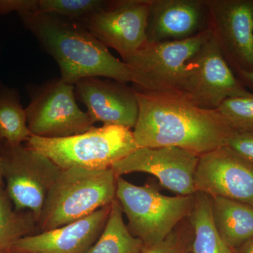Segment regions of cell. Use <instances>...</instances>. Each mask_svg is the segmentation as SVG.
Segmentation results:
<instances>
[{"label":"cell","mask_w":253,"mask_h":253,"mask_svg":"<svg viewBox=\"0 0 253 253\" xmlns=\"http://www.w3.org/2000/svg\"><path fill=\"white\" fill-rule=\"evenodd\" d=\"M217 110L234 130L253 131V93L226 99Z\"/></svg>","instance_id":"obj_23"},{"label":"cell","mask_w":253,"mask_h":253,"mask_svg":"<svg viewBox=\"0 0 253 253\" xmlns=\"http://www.w3.org/2000/svg\"><path fill=\"white\" fill-rule=\"evenodd\" d=\"M212 199L214 225L221 239L231 251L253 239V206L224 198Z\"/></svg>","instance_id":"obj_17"},{"label":"cell","mask_w":253,"mask_h":253,"mask_svg":"<svg viewBox=\"0 0 253 253\" xmlns=\"http://www.w3.org/2000/svg\"><path fill=\"white\" fill-rule=\"evenodd\" d=\"M0 253H16L13 252V251H10V250H8V251H0Z\"/></svg>","instance_id":"obj_30"},{"label":"cell","mask_w":253,"mask_h":253,"mask_svg":"<svg viewBox=\"0 0 253 253\" xmlns=\"http://www.w3.org/2000/svg\"><path fill=\"white\" fill-rule=\"evenodd\" d=\"M211 196L194 194V205L189 215L193 228L191 253H233L224 242L213 221Z\"/></svg>","instance_id":"obj_18"},{"label":"cell","mask_w":253,"mask_h":253,"mask_svg":"<svg viewBox=\"0 0 253 253\" xmlns=\"http://www.w3.org/2000/svg\"><path fill=\"white\" fill-rule=\"evenodd\" d=\"M179 92L208 110H217L226 99L251 93L236 78L212 33L186 63Z\"/></svg>","instance_id":"obj_9"},{"label":"cell","mask_w":253,"mask_h":253,"mask_svg":"<svg viewBox=\"0 0 253 253\" xmlns=\"http://www.w3.org/2000/svg\"><path fill=\"white\" fill-rule=\"evenodd\" d=\"M37 234V220L28 211H18L6 192L0 189V251H8L26 236Z\"/></svg>","instance_id":"obj_21"},{"label":"cell","mask_w":253,"mask_h":253,"mask_svg":"<svg viewBox=\"0 0 253 253\" xmlns=\"http://www.w3.org/2000/svg\"><path fill=\"white\" fill-rule=\"evenodd\" d=\"M211 36L208 28L184 41L146 43L122 60L131 69L134 88L155 92H179L186 63Z\"/></svg>","instance_id":"obj_8"},{"label":"cell","mask_w":253,"mask_h":253,"mask_svg":"<svg viewBox=\"0 0 253 253\" xmlns=\"http://www.w3.org/2000/svg\"><path fill=\"white\" fill-rule=\"evenodd\" d=\"M3 187H5V185L4 176H3L2 158H1V155H0V189Z\"/></svg>","instance_id":"obj_29"},{"label":"cell","mask_w":253,"mask_h":253,"mask_svg":"<svg viewBox=\"0 0 253 253\" xmlns=\"http://www.w3.org/2000/svg\"><path fill=\"white\" fill-rule=\"evenodd\" d=\"M208 0H151L146 43L181 41L208 29Z\"/></svg>","instance_id":"obj_15"},{"label":"cell","mask_w":253,"mask_h":253,"mask_svg":"<svg viewBox=\"0 0 253 253\" xmlns=\"http://www.w3.org/2000/svg\"><path fill=\"white\" fill-rule=\"evenodd\" d=\"M239 74L245 81L248 82L250 84H253V71L240 73Z\"/></svg>","instance_id":"obj_28"},{"label":"cell","mask_w":253,"mask_h":253,"mask_svg":"<svg viewBox=\"0 0 253 253\" xmlns=\"http://www.w3.org/2000/svg\"><path fill=\"white\" fill-rule=\"evenodd\" d=\"M111 204L71 224L18 240L10 251L16 253H86L101 235Z\"/></svg>","instance_id":"obj_16"},{"label":"cell","mask_w":253,"mask_h":253,"mask_svg":"<svg viewBox=\"0 0 253 253\" xmlns=\"http://www.w3.org/2000/svg\"><path fill=\"white\" fill-rule=\"evenodd\" d=\"M194 182L196 192L253 207V166L228 146L199 156Z\"/></svg>","instance_id":"obj_13"},{"label":"cell","mask_w":253,"mask_h":253,"mask_svg":"<svg viewBox=\"0 0 253 253\" xmlns=\"http://www.w3.org/2000/svg\"><path fill=\"white\" fill-rule=\"evenodd\" d=\"M151 0H113L78 22L122 60L146 43Z\"/></svg>","instance_id":"obj_10"},{"label":"cell","mask_w":253,"mask_h":253,"mask_svg":"<svg viewBox=\"0 0 253 253\" xmlns=\"http://www.w3.org/2000/svg\"><path fill=\"white\" fill-rule=\"evenodd\" d=\"M38 0H0V16L13 11L18 13H36L38 11Z\"/></svg>","instance_id":"obj_26"},{"label":"cell","mask_w":253,"mask_h":253,"mask_svg":"<svg viewBox=\"0 0 253 253\" xmlns=\"http://www.w3.org/2000/svg\"><path fill=\"white\" fill-rule=\"evenodd\" d=\"M193 236L192 226L188 217L161 242L144 246L141 253H190Z\"/></svg>","instance_id":"obj_24"},{"label":"cell","mask_w":253,"mask_h":253,"mask_svg":"<svg viewBox=\"0 0 253 253\" xmlns=\"http://www.w3.org/2000/svg\"><path fill=\"white\" fill-rule=\"evenodd\" d=\"M31 102L26 110L32 135L48 139L68 137L94 127L77 104L75 85L61 78L28 86Z\"/></svg>","instance_id":"obj_6"},{"label":"cell","mask_w":253,"mask_h":253,"mask_svg":"<svg viewBox=\"0 0 253 253\" xmlns=\"http://www.w3.org/2000/svg\"><path fill=\"white\" fill-rule=\"evenodd\" d=\"M0 54H1V48H0ZM2 86V83H1V80H0V87H1Z\"/></svg>","instance_id":"obj_31"},{"label":"cell","mask_w":253,"mask_h":253,"mask_svg":"<svg viewBox=\"0 0 253 253\" xmlns=\"http://www.w3.org/2000/svg\"><path fill=\"white\" fill-rule=\"evenodd\" d=\"M233 251L236 253H253V238Z\"/></svg>","instance_id":"obj_27"},{"label":"cell","mask_w":253,"mask_h":253,"mask_svg":"<svg viewBox=\"0 0 253 253\" xmlns=\"http://www.w3.org/2000/svg\"></svg>","instance_id":"obj_32"},{"label":"cell","mask_w":253,"mask_h":253,"mask_svg":"<svg viewBox=\"0 0 253 253\" xmlns=\"http://www.w3.org/2000/svg\"><path fill=\"white\" fill-rule=\"evenodd\" d=\"M23 26L59 66L61 78L75 84L86 78L134 83L131 69L81 23L58 15L18 13Z\"/></svg>","instance_id":"obj_2"},{"label":"cell","mask_w":253,"mask_h":253,"mask_svg":"<svg viewBox=\"0 0 253 253\" xmlns=\"http://www.w3.org/2000/svg\"><path fill=\"white\" fill-rule=\"evenodd\" d=\"M106 0H38L36 13L52 14L80 21L88 15L104 7Z\"/></svg>","instance_id":"obj_22"},{"label":"cell","mask_w":253,"mask_h":253,"mask_svg":"<svg viewBox=\"0 0 253 253\" xmlns=\"http://www.w3.org/2000/svg\"><path fill=\"white\" fill-rule=\"evenodd\" d=\"M6 192L18 211L33 213L38 223L43 206L61 168L26 146L0 141Z\"/></svg>","instance_id":"obj_7"},{"label":"cell","mask_w":253,"mask_h":253,"mask_svg":"<svg viewBox=\"0 0 253 253\" xmlns=\"http://www.w3.org/2000/svg\"><path fill=\"white\" fill-rule=\"evenodd\" d=\"M144 244L129 232L117 199L111 204L109 217L101 235L86 253H141Z\"/></svg>","instance_id":"obj_19"},{"label":"cell","mask_w":253,"mask_h":253,"mask_svg":"<svg viewBox=\"0 0 253 253\" xmlns=\"http://www.w3.org/2000/svg\"><path fill=\"white\" fill-rule=\"evenodd\" d=\"M29 149L49 158L61 169L111 168L137 149L133 131L117 126H103L77 135L48 139L32 135Z\"/></svg>","instance_id":"obj_4"},{"label":"cell","mask_w":253,"mask_h":253,"mask_svg":"<svg viewBox=\"0 0 253 253\" xmlns=\"http://www.w3.org/2000/svg\"><path fill=\"white\" fill-rule=\"evenodd\" d=\"M75 85L76 99L85 105L93 123L134 128L139 104L134 88L126 83L102 78H86Z\"/></svg>","instance_id":"obj_14"},{"label":"cell","mask_w":253,"mask_h":253,"mask_svg":"<svg viewBox=\"0 0 253 253\" xmlns=\"http://www.w3.org/2000/svg\"><path fill=\"white\" fill-rule=\"evenodd\" d=\"M209 23L227 62L253 71V0H208Z\"/></svg>","instance_id":"obj_12"},{"label":"cell","mask_w":253,"mask_h":253,"mask_svg":"<svg viewBox=\"0 0 253 253\" xmlns=\"http://www.w3.org/2000/svg\"><path fill=\"white\" fill-rule=\"evenodd\" d=\"M32 136L16 88L0 87V141L18 146Z\"/></svg>","instance_id":"obj_20"},{"label":"cell","mask_w":253,"mask_h":253,"mask_svg":"<svg viewBox=\"0 0 253 253\" xmlns=\"http://www.w3.org/2000/svg\"><path fill=\"white\" fill-rule=\"evenodd\" d=\"M117 179L111 168L61 169L37 223V234L71 224L112 204Z\"/></svg>","instance_id":"obj_3"},{"label":"cell","mask_w":253,"mask_h":253,"mask_svg":"<svg viewBox=\"0 0 253 253\" xmlns=\"http://www.w3.org/2000/svg\"><path fill=\"white\" fill-rule=\"evenodd\" d=\"M116 199L126 214L129 232L144 246L161 242L181 221L189 217L194 205L192 196H166L154 183L136 186L119 176Z\"/></svg>","instance_id":"obj_5"},{"label":"cell","mask_w":253,"mask_h":253,"mask_svg":"<svg viewBox=\"0 0 253 253\" xmlns=\"http://www.w3.org/2000/svg\"><path fill=\"white\" fill-rule=\"evenodd\" d=\"M226 146L253 166V131L234 130Z\"/></svg>","instance_id":"obj_25"},{"label":"cell","mask_w":253,"mask_h":253,"mask_svg":"<svg viewBox=\"0 0 253 253\" xmlns=\"http://www.w3.org/2000/svg\"><path fill=\"white\" fill-rule=\"evenodd\" d=\"M199 155L180 148H137L111 166L117 177L132 172L152 174L163 187L180 196L196 194L195 174Z\"/></svg>","instance_id":"obj_11"},{"label":"cell","mask_w":253,"mask_h":253,"mask_svg":"<svg viewBox=\"0 0 253 253\" xmlns=\"http://www.w3.org/2000/svg\"><path fill=\"white\" fill-rule=\"evenodd\" d=\"M135 91L138 148L172 146L201 156L226 146L234 132L217 109L200 108L181 92Z\"/></svg>","instance_id":"obj_1"}]
</instances>
